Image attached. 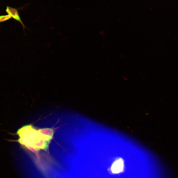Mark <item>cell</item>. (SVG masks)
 Returning <instances> with one entry per match:
<instances>
[{
  "instance_id": "cell-1",
  "label": "cell",
  "mask_w": 178,
  "mask_h": 178,
  "mask_svg": "<svg viewBox=\"0 0 178 178\" xmlns=\"http://www.w3.org/2000/svg\"><path fill=\"white\" fill-rule=\"evenodd\" d=\"M38 131L46 141L50 142L54 135L53 129L51 128H45L39 129Z\"/></svg>"
},
{
  "instance_id": "cell-2",
  "label": "cell",
  "mask_w": 178,
  "mask_h": 178,
  "mask_svg": "<svg viewBox=\"0 0 178 178\" xmlns=\"http://www.w3.org/2000/svg\"><path fill=\"white\" fill-rule=\"evenodd\" d=\"M49 143L42 136L32 144V147L38 150L42 149L46 151L48 148Z\"/></svg>"
},
{
  "instance_id": "cell-3",
  "label": "cell",
  "mask_w": 178,
  "mask_h": 178,
  "mask_svg": "<svg viewBox=\"0 0 178 178\" xmlns=\"http://www.w3.org/2000/svg\"><path fill=\"white\" fill-rule=\"evenodd\" d=\"M6 11L12 18L18 21L22 25L24 30L25 28H26L21 19L18 11L17 9L15 8L7 6L6 7Z\"/></svg>"
},
{
  "instance_id": "cell-4",
  "label": "cell",
  "mask_w": 178,
  "mask_h": 178,
  "mask_svg": "<svg viewBox=\"0 0 178 178\" xmlns=\"http://www.w3.org/2000/svg\"><path fill=\"white\" fill-rule=\"evenodd\" d=\"M123 168V162L121 159L116 160L112 164L111 170L114 173H118L122 171Z\"/></svg>"
},
{
  "instance_id": "cell-5",
  "label": "cell",
  "mask_w": 178,
  "mask_h": 178,
  "mask_svg": "<svg viewBox=\"0 0 178 178\" xmlns=\"http://www.w3.org/2000/svg\"><path fill=\"white\" fill-rule=\"evenodd\" d=\"M33 128L31 125H25L19 129L17 134L20 137L28 136Z\"/></svg>"
},
{
  "instance_id": "cell-6",
  "label": "cell",
  "mask_w": 178,
  "mask_h": 178,
  "mask_svg": "<svg viewBox=\"0 0 178 178\" xmlns=\"http://www.w3.org/2000/svg\"><path fill=\"white\" fill-rule=\"evenodd\" d=\"M42 136L38 130L33 129L28 136L32 147V144Z\"/></svg>"
},
{
  "instance_id": "cell-7",
  "label": "cell",
  "mask_w": 178,
  "mask_h": 178,
  "mask_svg": "<svg viewBox=\"0 0 178 178\" xmlns=\"http://www.w3.org/2000/svg\"><path fill=\"white\" fill-rule=\"evenodd\" d=\"M11 18H12V17L9 15L4 16H1L0 18V22L5 21Z\"/></svg>"
},
{
  "instance_id": "cell-8",
  "label": "cell",
  "mask_w": 178,
  "mask_h": 178,
  "mask_svg": "<svg viewBox=\"0 0 178 178\" xmlns=\"http://www.w3.org/2000/svg\"><path fill=\"white\" fill-rule=\"evenodd\" d=\"M24 147L27 148L30 150L33 153L36 154L37 155L38 154V150H37L34 148L29 146H26Z\"/></svg>"
},
{
  "instance_id": "cell-9",
  "label": "cell",
  "mask_w": 178,
  "mask_h": 178,
  "mask_svg": "<svg viewBox=\"0 0 178 178\" xmlns=\"http://www.w3.org/2000/svg\"><path fill=\"white\" fill-rule=\"evenodd\" d=\"M1 16H0V17H1Z\"/></svg>"
}]
</instances>
